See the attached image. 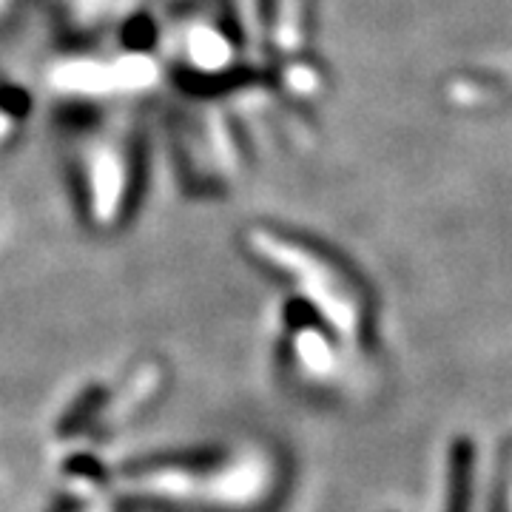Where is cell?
I'll list each match as a JSON object with an SVG mask.
<instances>
[{
    "label": "cell",
    "mask_w": 512,
    "mask_h": 512,
    "mask_svg": "<svg viewBox=\"0 0 512 512\" xmlns=\"http://www.w3.org/2000/svg\"><path fill=\"white\" fill-rule=\"evenodd\" d=\"M254 464L231 458H160L123 473V490L146 501L200 510H234L254 498Z\"/></svg>",
    "instance_id": "obj_1"
},
{
    "label": "cell",
    "mask_w": 512,
    "mask_h": 512,
    "mask_svg": "<svg viewBox=\"0 0 512 512\" xmlns=\"http://www.w3.org/2000/svg\"><path fill=\"white\" fill-rule=\"evenodd\" d=\"M74 512H114V510H111V504L106 501V498H89L80 510H74Z\"/></svg>",
    "instance_id": "obj_3"
},
{
    "label": "cell",
    "mask_w": 512,
    "mask_h": 512,
    "mask_svg": "<svg viewBox=\"0 0 512 512\" xmlns=\"http://www.w3.org/2000/svg\"><path fill=\"white\" fill-rule=\"evenodd\" d=\"M86 188H89V211L97 225H117L126 211L131 191V163L126 148L117 140L97 143L86 157Z\"/></svg>",
    "instance_id": "obj_2"
}]
</instances>
